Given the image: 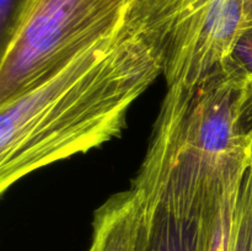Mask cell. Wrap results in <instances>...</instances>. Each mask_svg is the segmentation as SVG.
<instances>
[{"label": "cell", "instance_id": "cell-1", "mask_svg": "<svg viewBox=\"0 0 252 251\" xmlns=\"http://www.w3.org/2000/svg\"><path fill=\"white\" fill-rule=\"evenodd\" d=\"M164 75L157 43L129 22L22 95L0 103V189L118 137L134 101Z\"/></svg>", "mask_w": 252, "mask_h": 251}, {"label": "cell", "instance_id": "cell-2", "mask_svg": "<svg viewBox=\"0 0 252 251\" xmlns=\"http://www.w3.org/2000/svg\"><path fill=\"white\" fill-rule=\"evenodd\" d=\"M246 80L235 71L194 89H167L132 188L145 207L199 220L240 188L252 162L241 128Z\"/></svg>", "mask_w": 252, "mask_h": 251}, {"label": "cell", "instance_id": "cell-3", "mask_svg": "<svg viewBox=\"0 0 252 251\" xmlns=\"http://www.w3.org/2000/svg\"><path fill=\"white\" fill-rule=\"evenodd\" d=\"M133 0H27L10 25L0 63V103L12 100L127 24Z\"/></svg>", "mask_w": 252, "mask_h": 251}, {"label": "cell", "instance_id": "cell-4", "mask_svg": "<svg viewBox=\"0 0 252 251\" xmlns=\"http://www.w3.org/2000/svg\"><path fill=\"white\" fill-rule=\"evenodd\" d=\"M250 21L248 0H133L127 19L161 52L167 89L225 73Z\"/></svg>", "mask_w": 252, "mask_h": 251}, {"label": "cell", "instance_id": "cell-5", "mask_svg": "<svg viewBox=\"0 0 252 251\" xmlns=\"http://www.w3.org/2000/svg\"><path fill=\"white\" fill-rule=\"evenodd\" d=\"M144 206L133 188L111 197L96 211L89 251H138Z\"/></svg>", "mask_w": 252, "mask_h": 251}, {"label": "cell", "instance_id": "cell-6", "mask_svg": "<svg viewBox=\"0 0 252 251\" xmlns=\"http://www.w3.org/2000/svg\"><path fill=\"white\" fill-rule=\"evenodd\" d=\"M144 216L138 251H199L201 219L189 220L164 208L145 206Z\"/></svg>", "mask_w": 252, "mask_h": 251}, {"label": "cell", "instance_id": "cell-7", "mask_svg": "<svg viewBox=\"0 0 252 251\" xmlns=\"http://www.w3.org/2000/svg\"><path fill=\"white\" fill-rule=\"evenodd\" d=\"M228 251H252V162L234 204Z\"/></svg>", "mask_w": 252, "mask_h": 251}, {"label": "cell", "instance_id": "cell-8", "mask_svg": "<svg viewBox=\"0 0 252 251\" xmlns=\"http://www.w3.org/2000/svg\"><path fill=\"white\" fill-rule=\"evenodd\" d=\"M228 69L243 76L246 81L252 78V20L239 38Z\"/></svg>", "mask_w": 252, "mask_h": 251}, {"label": "cell", "instance_id": "cell-9", "mask_svg": "<svg viewBox=\"0 0 252 251\" xmlns=\"http://www.w3.org/2000/svg\"><path fill=\"white\" fill-rule=\"evenodd\" d=\"M240 123L244 132L252 140V78L249 79L244 86L240 106Z\"/></svg>", "mask_w": 252, "mask_h": 251}, {"label": "cell", "instance_id": "cell-10", "mask_svg": "<svg viewBox=\"0 0 252 251\" xmlns=\"http://www.w3.org/2000/svg\"><path fill=\"white\" fill-rule=\"evenodd\" d=\"M26 1L27 0H0V22H1L2 36L6 33L10 25L12 24Z\"/></svg>", "mask_w": 252, "mask_h": 251}, {"label": "cell", "instance_id": "cell-11", "mask_svg": "<svg viewBox=\"0 0 252 251\" xmlns=\"http://www.w3.org/2000/svg\"><path fill=\"white\" fill-rule=\"evenodd\" d=\"M249 2V7H250V12H251V20H252V0H248Z\"/></svg>", "mask_w": 252, "mask_h": 251}]
</instances>
